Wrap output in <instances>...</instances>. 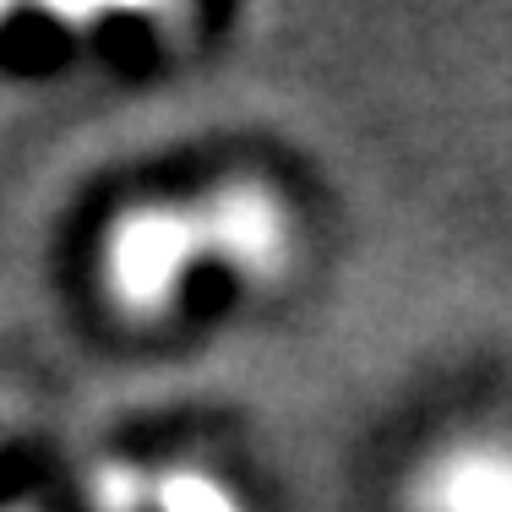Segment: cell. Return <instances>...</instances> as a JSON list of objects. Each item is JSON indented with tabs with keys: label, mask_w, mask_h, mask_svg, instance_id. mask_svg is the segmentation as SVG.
<instances>
[{
	"label": "cell",
	"mask_w": 512,
	"mask_h": 512,
	"mask_svg": "<svg viewBox=\"0 0 512 512\" xmlns=\"http://www.w3.org/2000/svg\"><path fill=\"white\" fill-rule=\"evenodd\" d=\"M202 256L197 213L180 207H142L126 213L109 235V289L126 311H164L180 273Z\"/></svg>",
	"instance_id": "1"
},
{
	"label": "cell",
	"mask_w": 512,
	"mask_h": 512,
	"mask_svg": "<svg viewBox=\"0 0 512 512\" xmlns=\"http://www.w3.org/2000/svg\"><path fill=\"white\" fill-rule=\"evenodd\" d=\"M202 251H218L246 278H278L289 267V218L267 186H224L197 207Z\"/></svg>",
	"instance_id": "2"
},
{
	"label": "cell",
	"mask_w": 512,
	"mask_h": 512,
	"mask_svg": "<svg viewBox=\"0 0 512 512\" xmlns=\"http://www.w3.org/2000/svg\"><path fill=\"white\" fill-rule=\"evenodd\" d=\"M414 512H512V447L458 442L414 480Z\"/></svg>",
	"instance_id": "3"
},
{
	"label": "cell",
	"mask_w": 512,
	"mask_h": 512,
	"mask_svg": "<svg viewBox=\"0 0 512 512\" xmlns=\"http://www.w3.org/2000/svg\"><path fill=\"white\" fill-rule=\"evenodd\" d=\"M148 502H158L164 512H240L224 485L207 480V474H191V469H175V474H164V480H153Z\"/></svg>",
	"instance_id": "4"
}]
</instances>
